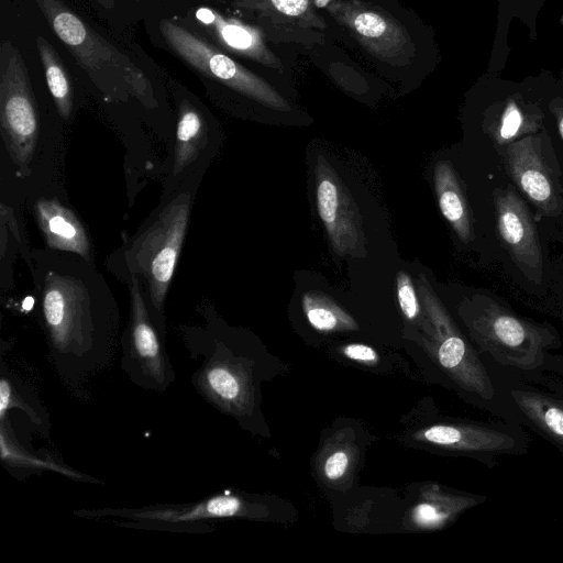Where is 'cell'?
I'll use <instances>...</instances> for the list:
<instances>
[{
    "instance_id": "cell-1",
    "label": "cell",
    "mask_w": 563,
    "mask_h": 563,
    "mask_svg": "<svg viewBox=\"0 0 563 563\" xmlns=\"http://www.w3.org/2000/svg\"><path fill=\"white\" fill-rule=\"evenodd\" d=\"M40 312L60 363H88L104 353L115 332L118 306L104 277L74 253L51 249L32 252Z\"/></svg>"
},
{
    "instance_id": "cell-2",
    "label": "cell",
    "mask_w": 563,
    "mask_h": 563,
    "mask_svg": "<svg viewBox=\"0 0 563 563\" xmlns=\"http://www.w3.org/2000/svg\"><path fill=\"white\" fill-rule=\"evenodd\" d=\"M456 314L477 351L496 368L520 377L563 375L562 340L551 322L519 313L500 295L484 288L465 294Z\"/></svg>"
},
{
    "instance_id": "cell-3",
    "label": "cell",
    "mask_w": 563,
    "mask_h": 563,
    "mask_svg": "<svg viewBox=\"0 0 563 563\" xmlns=\"http://www.w3.org/2000/svg\"><path fill=\"white\" fill-rule=\"evenodd\" d=\"M494 268L533 309L547 313L553 256L527 200L495 167L492 186Z\"/></svg>"
},
{
    "instance_id": "cell-4",
    "label": "cell",
    "mask_w": 563,
    "mask_h": 563,
    "mask_svg": "<svg viewBox=\"0 0 563 563\" xmlns=\"http://www.w3.org/2000/svg\"><path fill=\"white\" fill-rule=\"evenodd\" d=\"M194 187L167 194L114 257L139 279L151 316L164 330V305L189 223Z\"/></svg>"
},
{
    "instance_id": "cell-5",
    "label": "cell",
    "mask_w": 563,
    "mask_h": 563,
    "mask_svg": "<svg viewBox=\"0 0 563 563\" xmlns=\"http://www.w3.org/2000/svg\"><path fill=\"white\" fill-rule=\"evenodd\" d=\"M52 31L108 99H136L145 108H155L154 88L124 52L99 34L63 0H34Z\"/></svg>"
},
{
    "instance_id": "cell-6",
    "label": "cell",
    "mask_w": 563,
    "mask_h": 563,
    "mask_svg": "<svg viewBox=\"0 0 563 563\" xmlns=\"http://www.w3.org/2000/svg\"><path fill=\"white\" fill-rule=\"evenodd\" d=\"M497 166L466 148L462 170L444 158L437 162L433 175L442 216L461 246L488 269L494 267L492 186Z\"/></svg>"
},
{
    "instance_id": "cell-7",
    "label": "cell",
    "mask_w": 563,
    "mask_h": 563,
    "mask_svg": "<svg viewBox=\"0 0 563 563\" xmlns=\"http://www.w3.org/2000/svg\"><path fill=\"white\" fill-rule=\"evenodd\" d=\"M500 167L529 203L550 242L563 245V144L550 123L512 143Z\"/></svg>"
},
{
    "instance_id": "cell-8",
    "label": "cell",
    "mask_w": 563,
    "mask_h": 563,
    "mask_svg": "<svg viewBox=\"0 0 563 563\" xmlns=\"http://www.w3.org/2000/svg\"><path fill=\"white\" fill-rule=\"evenodd\" d=\"M0 131L15 175L35 172L44 155L38 104L24 59L7 40L0 44Z\"/></svg>"
},
{
    "instance_id": "cell-9",
    "label": "cell",
    "mask_w": 563,
    "mask_h": 563,
    "mask_svg": "<svg viewBox=\"0 0 563 563\" xmlns=\"http://www.w3.org/2000/svg\"><path fill=\"white\" fill-rule=\"evenodd\" d=\"M158 29L169 49L195 71L265 107L290 110L287 100L272 85L188 27L163 19Z\"/></svg>"
},
{
    "instance_id": "cell-10",
    "label": "cell",
    "mask_w": 563,
    "mask_h": 563,
    "mask_svg": "<svg viewBox=\"0 0 563 563\" xmlns=\"http://www.w3.org/2000/svg\"><path fill=\"white\" fill-rule=\"evenodd\" d=\"M413 438L438 451L471 457L493 468L498 457L522 456L529 451V435L516 422L448 419L418 430Z\"/></svg>"
},
{
    "instance_id": "cell-11",
    "label": "cell",
    "mask_w": 563,
    "mask_h": 563,
    "mask_svg": "<svg viewBox=\"0 0 563 563\" xmlns=\"http://www.w3.org/2000/svg\"><path fill=\"white\" fill-rule=\"evenodd\" d=\"M373 57L393 67L408 66L417 47L404 24L382 7L362 0H314Z\"/></svg>"
},
{
    "instance_id": "cell-12",
    "label": "cell",
    "mask_w": 563,
    "mask_h": 563,
    "mask_svg": "<svg viewBox=\"0 0 563 563\" xmlns=\"http://www.w3.org/2000/svg\"><path fill=\"white\" fill-rule=\"evenodd\" d=\"M514 419L563 455V375L520 377L493 366Z\"/></svg>"
},
{
    "instance_id": "cell-13",
    "label": "cell",
    "mask_w": 563,
    "mask_h": 563,
    "mask_svg": "<svg viewBox=\"0 0 563 563\" xmlns=\"http://www.w3.org/2000/svg\"><path fill=\"white\" fill-rule=\"evenodd\" d=\"M177 104L176 139L170 170L172 192L194 187L211 158L213 125L207 108L183 89L175 92ZM195 188V187H194Z\"/></svg>"
},
{
    "instance_id": "cell-14",
    "label": "cell",
    "mask_w": 563,
    "mask_h": 563,
    "mask_svg": "<svg viewBox=\"0 0 563 563\" xmlns=\"http://www.w3.org/2000/svg\"><path fill=\"white\" fill-rule=\"evenodd\" d=\"M232 5L256 19L272 40L321 44L327 29L314 0H232Z\"/></svg>"
},
{
    "instance_id": "cell-15",
    "label": "cell",
    "mask_w": 563,
    "mask_h": 563,
    "mask_svg": "<svg viewBox=\"0 0 563 563\" xmlns=\"http://www.w3.org/2000/svg\"><path fill=\"white\" fill-rule=\"evenodd\" d=\"M197 31L222 52L252 59L263 66L282 71L283 63L266 45L261 27L228 16L210 7H198L188 16Z\"/></svg>"
},
{
    "instance_id": "cell-16",
    "label": "cell",
    "mask_w": 563,
    "mask_h": 563,
    "mask_svg": "<svg viewBox=\"0 0 563 563\" xmlns=\"http://www.w3.org/2000/svg\"><path fill=\"white\" fill-rule=\"evenodd\" d=\"M31 208L47 249L93 262L88 231L66 198L44 191L33 199Z\"/></svg>"
},
{
    "instance_id": "cell-17",
    "label": "cell",
    "mask_w": 563,
    "mask_h": 563,
    "mask_svg": "<svg viewBox=\"0 0 563 563\" xmlns=\"http://www.w3.org/2000/svg\"><path fill=\"white\" fill-rule=\"evenodd\" d=\"M112 262L118 275L125 280L130 294L129 335L131 354L147 375L157 383H164L166 380L167 362L158 336L159 329L151 316L141 284L136 276L118 261Z\"/></svg>"
},
{
    "instance_id": "cell-18",
    "label": "cell",
    "mask_w": 563,
    "mask_h": 563,
    "mask_svg": "<svg viewBox=\"0 0 563 563\" xmlns=\"http://www.w3.org/2000/svg\"><path fill=\"white\" fill-rule=\"evenodd\" d=\"M482 494L461 492L429 484L410 509L409 526L419 530H439L453 523L465 511L486 503Z\"/></svg>"
},
{
    "instance_id": "cell-19",
    "label": "cell",
    "mask_w": 563,
    "mask_h": 563,
    "mask_svg": "<svg viewBox=\"0 0 563 563\" xmlns=\"http://www.w3.org/2000/svg\"><path fill=\"white\" fill-rule=\"evenodd\" d=\"M202 386L222 407L243 412L251 402V389L244 372L229 363H216L205 369Z\"/></svg>"
},
{
    "instance_id": "cell-20",
    "label": "cell",
    "mask_w": 563,
    "mask_h": 563,
    "mask_svg": "<svg viewBox=\"0 0 563 563\" xmlns=\"http://www.w3.org/2000/svg\"><path fill=\"white\" fill-rule=\"evenodd\" d=\"M35 44L57 113L63 120L69 121L74 113L71 78L57 51L44 36L37 35Z\"/></svg>"
},
{
    "instance_id": "cell-21",
    "label": "cell",
    "mask_w": 563,
    "mask_h": 563,
    "mask_svg": "<svg viewBox=\"0 0 563 563\" xmlns=\"http://www.w3.org/2000/svg\"><path fill=\"white\" fill-rule=\"evenodd\" d=\"M302 309L310 325L320 332L355 331L358 329V324L352 316L322 292H305Z\"/></svg>"
},
{
    "instance_id": "cell-22",
    "label": "cell",
    "mask_w": 563,
    "mask_h": 563,
    "mask_svg": "<svg viewBox=\"0 0 563 563\" xmlns=\"http://www.w3.org/2000/svg\"><path fill=\"white\" fill-rule=\"evenodd\" d=\"M249 511L244 500L236 496H214L206 501L184 510H162L146 515L145 518L165 521H189L208 518L246 516Z\"/></svg>"
},
{
    "instance_id": "cell-23",
    "label": "cell",
    "mask_w": 563,
    "mask_h": 563,
    "mask_svg": "<svg viewBox=\"0 0 563 563\" xmlns=\"http://www.w3.org/2000/svg\"><path fill=\"white\" fill-rule=\"evenodd\" d=\"M355 461V449L347 443H336L324 451L320 462V473L327 483L343 481Z\"/></svg>"
},
{
    "instance_id": "cell-24",
    "label": "cell",
    "mask_w": 563,
    "mask_h": 563,
    "mask_svg": "<svg viewBox=\"0 0 563 563\" xmlns=\"http://www.w3.org/2000/svg\"><path fill=\"white\" fill-rule=\"evenodd\" d=\"M338 187L331 178H320L317 186V208L329 234L334 236L335 222L340 206Z\"/></svg>"
},
{
    "instance_id": "cell-25",
    "label": "cell",
    "mask_w": 563,
    "mask_h": 563,
    "mask_svg": "<svg viewBox=\"0 0 563 563\" xmlns=\"http://www.w3.org/2000/svg\"><path fill=\"white\" fill-rule=\"evenodd\" d=\"M547 314L556 318L563 327V251L553 256Z\"/></svg>"
},
{
    "instance_id": "cell-26",
    "label": "cell",
    "mask_w": 563,
    "mask_h": 563,
    "mask_svg": "<svg viewBox=\"0 0 563 563\" xmlns=\"http://www.w3.org/2000/svg\"><path fill=\"white\" fill-rule=\"evenodd\" d=\"M397 297L407 320L415 321L420 314L419 301L411 278L405 272L397 274Z\"/></svg>"
},
{
    "instance_id": "cell-27",
    "label": "cell",
    "mask_w": 563,
    "mask_h": 563,
    "mask_svg": "<svg viewBox=\"0 0 563 563\" xmlns=\"http://www.w3.org/2000/svg\"><path fill=\"white\" fill-rule=\"evenodd\" d=\"M341 353L346 358L365 365H375L379 361L377 352L366 344H346L341 349Z\"/></svg>"
},
{
    "instance_id": "cell-28",
    "label": "cell",
    "mask_w": 563,
    "mask_h": 563,
    "mask_svg": "<svg viewBox=\"0 0 563 563\" xmlns=\"http://www.w3.org/2000/svg\"><path fill=\"white\" fill-rule=\"evenodd\" d=\"M13 395L10 383L2 377L0 383V417L4 418L7 410L11 407Z\"/></svg>"
},
{
    "instance_id": "cell-29",
    "label": "cell",
    "mask_w": 563,
    "mask_h": 563,
    "mask_svg": "<svg viewBox=\"0 0 563 563\" xmlns=\"http://www.w3.org/2000/svg\"><path fill=\"white\" fill-rule=\"evenodd\" d=\"M95 1L107 10L113 9L115 7V2H117V0H95Z\"/></svg>"
},
{
    "instance_id": "cell-30",
    "label": "cell",
    "mask_w": 563,
    "mask_h": 563,
    "mask_svg": "<svg viewBox=\"0 0 563 563\" xmlns=\"http://www.w3.org/2000/svg\"><path fill=\"white\" fill-rule=\"evenodd\" d=\"M136 1H140V0H136Z\"/></svg>"
}]
</instances>
